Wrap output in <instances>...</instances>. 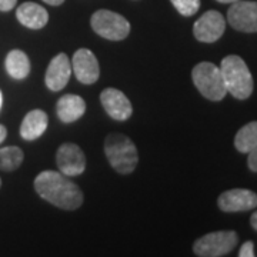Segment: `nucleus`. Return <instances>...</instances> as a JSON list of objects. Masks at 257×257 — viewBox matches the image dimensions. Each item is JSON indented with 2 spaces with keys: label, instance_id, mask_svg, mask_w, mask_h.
<instances>
[{
  "label": "nucleus",
  "instance_id": "3",
  "mask_svg": "<svg viewBox=\"0 0 257 257\" xmlns=\"http://www.w3.org/2000/svg\"><path fill=\"white\" fill-rule=\"evenodd\" d=\"M104 153L111 167L120 175H130L138 167V147L123 133L114 132L106 138Z\"/></svg>",
  "mask_w": 257,
  "mask_h": 257
},
{
  "label": "nucleus",
  "instance_id": "6",
  "mask_svg": "<svg viewBox=\"0 0 257 257\" xmlns=\"http://www.w3.org/2000/svg\"><path fill=\"white\" fill-rule=\"evenodd\" d=\"M237 240H239V236L233 230L213 231L196 240L193 244V251L199 257L226 256L236 247Z\"/></svg>",
  "mask_w": 257,
  "mask_h": 257
},
{
  "label": "nucleus",
  "instance_id": "5",
  "mask_svg": "<svg viewBox=\"0 0 257 257\" xmlns=\"http://www.w3.org/2000/svg\"><path fill=\"white\" fill-rule=\"evenodd\" d=\"M90 26L99 36L107 40L119 42L128 36L130 23L121 15L111 10L100 9L94 12L90 19Z\"/></svg>",
  "mask_w": 257,
  "mask_h": 257
},
{
  "label": "nucleus",
  "instance_id": "25",
  "mask_svg": "<svg viewBox=\"0 0 257 257\" xmlns=\"http://www.w3.org/2000/svg\"><path fill=\"white\" fill-rule=\"evenodd\" d=\"M250 224H251L253 229L257 230V211H254V213L251 214V217H250Z\"/></svg>",
  "mask_w": 257,
  "mask_h": 257
},
{
  "label": "nucleus",
  "instance_id": "4",
  "mask_svg": "<svg viewBox=\"0 0 257 257\" xmlns=\"http://www.w3.org/2000/svg\"><path fill=\"white\" fill-rule=\"evenodd\" d=\"M192 79L196 89L209 100L220 101L227 94L220 67H217L210 62H202L196 64L193 67Z\"/></svg>",
  "mask_w": 257,
  "mask_h": 257
},
{
  "label": "nucleus",
  "instance_id": "27",
  "mask_svg": "<svg viewBox=\"0 0 257 257\" xmlns=\"http://www.w3.org/2000/svg\"><path fill=\"white\" fill-rule=\"evenodd\" d=\"M220 3H234V2H239V0H217Z\"/></svg>",
  "mask_w": 257,
  "mask_h": 257
},
{
  "label": "nucleus",
  "instance_id": "9",
  "mask_svg": "<svg viewBox=\"0 0 257 257\" xmlns=\"http://www.w3.org/2000/svg\"><path fill=\"white\" fill-rule=\"evenodd\" d=\"M56 163L60 173H63L67 177H74L84 172L86 156L76 143H63L57 149Z\"/></svg>",
  "mask_w": 257,
  "mask_h": 257
},
{
  "label": "nucleus",
  "instance_id": "28",
  "mask_svg": "<svg viewBox=\"0 0 257 257\" xmlns=\"http://www.w3.org/2000/svg\"><path fill=\"white\" fill-rule=\"evenodd\" d=\"M2 103H3V96H2V92H0V109H2Z\"/></svg>",
  "mask_w": 257,
  "mask_h": 257
},
{
  "label": "nucleus",
  "instance_id": "16",
  "mask_svg": "<svg viewBox=\"0 0 257 257\" xmlns=\"http://www.w3.org/2000/svg\"><path fill=\"white\" fill-rule=\"evenodd\" d=\"M49 119L47 114L40 109L29 111L20 124V136L25 140H36L46 132Z\"/></svg>",
  "mask_w": 257,
  "mask_h": 257
},
{
  "label": "nucleus",
  "instance_id": "14",
  "mask_svg": "<svg viewBox=\"0 0 257 257\" xmlns=\"http://www.w3.org/2000/svg\"><path fill=\"white\" fill-rule=\"evenodd\" d=\"M16 18L25 28L32 30H39L45 28L49 22V13L47 10L33 2H26L20 5L16 10Z\"/></svg>",
  "mask_w": 257,
  "mask_h": 257
},
{
  "label": "nucleus",
  "instance_id": "19",
  "mask_svg": "<svg viewBox=\"0 0 257 257\" xmlns=\"http://www.w3.org/2000/svg\"><path fill=\"white\" fill-rule=\"evenodd\" d=\"M25 160L23 150L18 146H6L0 149V170L15 172Z\"/></svg>",
  "mask_w": 257,
  "mask_h": 257
},
{
  "label": "nucleus",
  "instance_id": "10",
  "mask_svg": "<svg viewBox=\"0 0 257 257\" xmlns=\"http://www.w3.org/2000/svg\"><path fill=\"white\" fill-rule=\"evenodd\" d=\"M72 66H73V73L76 79L83 84H92L97 82L100 76V66L97 62V57L89 49L76 50Z\"/></svg>",
  "mask_w": 257,
  "mask_h": 257
},
{
  "label": "nucleus",
  "instance_id": "8",
  "mask_svg": "<svg viewBox=\"0 0 257 257\" xmlns=\"http://www.w3.org/2000/svg\"><path fill=\"white\" fill-rule=\"evenodd\" d=\"M226 30V20L217 10H209L193 26V35L202 43L217 42Z\"/></svg>",
  "mask_w": 257,
  "mask_h": 257
},
{
  "label": "nucleus",
  "instance_id": "15",
  "mask_svg": "<svg viewBox=\"0 0 257 257\" xmlns=\"http://www.w3.org/2000/svg\"><path fill=\"white\" fill-rule=\"evenodd\" d=\"M56 111L63 123H73L84 114L86 101L77 94H64L57 101Z\"/></svg>",
  "mask_w": 257,
  "mask_h": 257
},
{
  "label": "nucleus",
  "instance_id": "1",
  "mask_svg": "<svg viewBox=\"0 0 257 257\" xmlns=\"http://www.w3.org/2000/svg\"><path fill=\"white\" fill-rule=\"evenodd\" d=\"M37 194L63 210H76L83 204L84 196L80 187L60 172L45 170L35 179Z\"/></svg>",
  "mask_w": 257,
  "mask_h": 257
},
{
  "label": "nucleus",
  "instance_id": "20",
  "mask_svg": "<svg viewBox=\"0 0 257 257\" xmlns=\"http://www.w3.org/2000/svg\"><path fill=\"white\" fill-rule=\"evenodd\" d=\"M182 16H193L200 9V0H170Z\"/></svg>",
  "mask_w": 257,
  "mask_h": 257
},
{
  "label": "nucleus",
  "instance_id": "26",
  "mask_svg": "<svg viewBox=\"0 0 257 257\" xmlns=\"http://www.w3.org/2000/svg\"><path fill=\"white\" fill-rule=\"evenodd\" d=\"M43 2L50 5V6H60L64 3V0H43Z\"/></svg>",
  "mask_w": 257,
  "mask_h": 257
},
{
  "label": "nucleus",
  "instance_id": "13",
  "mask_svg": "<svg viewBox=\"0 0 257 257\" xmlns=\"http://www.w3.org/2000/svg\"><path fill=\"white\" fill-rule=\"evenodd\" d=\"M72 74V63L66 53L56 55L49 63L45 76V83L47 89L52 92H60L66 87V84Z\"/></svg>",
  "mask_w": 257,
  "mask_h": 257
},
{
  "label": "nucleus",
  "instance_id": "17",
  "mask_svg": "<svg viewBox=\"0 0 257 257\" xmlns=\"http://www.w3.org/2000/svg\"><path fill=\"white\" fill-rule=\"evenodd\" d=\"M6 72L15 80H23L30 73V60L28 55L19 49H15L8 53L5 60Z\"/></svg>",
  "mask_w": 257,
  "mask_h": 257
},
{
  "label": "nucleus",
  "instance_id": "24",
  "mask_svg": "<svg viewBox=\"0 0 257 257\" xmlns=\"http://www.w3.org/2000/svg\"><path fill=\"white\" fill-rule=\"evenodd\" d=\"M6 136H8V128L3 124H0V145L6 140Z\"/></svg>",
  "mask_w": 257,
  "mask_h": 257
},
{
  "label": "nucleus",
  "instance_id": "11",
  "mask_svg": "<svg viewBox=\"0 0 257 257\" xmlns=\"http://www.w3.org/2000/svg\"><path fill=\"white\" fill-rule=\"evenodd\" d=\"M217 204L219 209L226 213L251 210L257 207V194L247 189H231L221 193Z\"/></svg>",
  "mask_w": 257,
  "mask_h": 257
},
{
  "label": "nucleus",
  "instance_id": "21",
  "mask_svg": "<svg viewBox=\"0 0 257 257\" xmlns=\"http://www.w3.org/2000/svg\"><path fill=\"white\" fill-rule=\"evenodd\" d=\"M254 256V244L253 241H246L240 247L239 257H253Z\"/></svg>",
  "mask_w": 257,
  "mask_h": 257
},
{
  "label": "nucleus",
  "instance_id": "29",
  "mask_svg": "<svg viewBox=\"0 0 257 257\" xmlns=\"http://www.w3.org/2000/svg\"><path fill=\"white\" fill-rule=\"evenodd\" d=\"M0 187H2V179H0Z\"/></svg>",
  "mask_w": 257,
  "mask_h": 257
},
{
  "label": "nucleus",
  "instance_id": "22",
  "mask_svg": "<svg viewBox=\"0 0 257 257\" xmlns=\"http://www.w3.org/2000/svg\"><path fill=\"white\" fill-rule=\"evenodd\" d=\"M248 159H247V165L248 169L251 170V172H256L257 173V146L251 150V152H248Z\"/></svg>",
  "mask_w": 257,
  "mask_h": 257
},
{
  "label": "nucleus",
  "instance_id": "18",
  "mask_svg": "<svg viewBox=\"0 0 257 257\" xmlns=\"http://www.w3.org/2000/svg\"><path fill=\"white\" fill-rule=\"evenodd\" d=\"M257 146V121H250L240 128L234 138V147L240 153H248Z\"/></svg>",
  "mask_w": 257,
  "mask_h": 257
},
{
  "label": "nucleus",
  "instance_id": "12",
  "mask_svg": "<svg viewBox=\"0 0 257 257\" xmlns=\"http://www.w3.org/2000/svg\"><path fill=\"white\" fill-rule=\"evenodd\" d=\"M100 103L111 119L119 121L127 120L133 113V107L127 96L119 89H113V87L104 89L100 94Z\"/></svg>",
  "mask_w": 257,
  "mask_h": 257
},
{
  "label": "nucleus",
  "instance_id": "23",
  "mask_svg": "<svg viewBox=\"0 0 257 257\" xmlns=\"http://www.w3.org/2000/svg\"><path fill=\"white\" fill-rule=\"evenodd\" d=\"M18 0H0V12H10L15 9Z\"/></svg>",
  "mask_w": 257,
  "mask_h": 257
},
{
  "label": "nucleus",
  "instance_id": "2",
  "mask_svg": "<svg viewBox=\"0 0 257 257\" xmlns=\"http://www.w3.org/2000/svg\"><path fill=\"white\" fill-rule=\"evenodd\" d=\"M220 70L227 93L239 100H246L251 96L254 87L253 76L240 56H226L221 60Z\"/></svg>",
  "mask_w": 257,
  "mask_h": 257
},
{
  "label": "nucleus",
  "instance_id": "7",
  "mask_svg": "<svg viewBox=\"0 0 257 257\" xmlns=\"http://www.w3.org/2000/svg\"><path fill=\"white\" fill-rule=\"evenodd\" d=\"M227 20L234 30L244 33H257V2L239 0L231 3Z\"/></svg>",
  "mask_w": 257,
  "mask_h": 257
}]
</instances>
